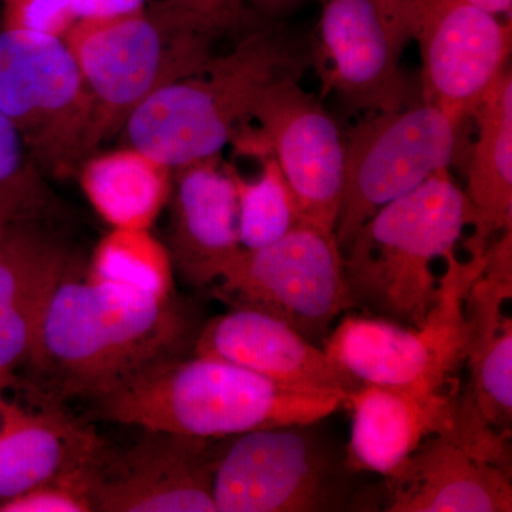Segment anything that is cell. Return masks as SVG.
<instances>
[{"mask_svg": "<svg viewBox=\"0 0 512 512\" xmlns=\"http://www.w3.org/2000/svg\"><path fill=\"white\" fill-rule=\"evenodd\" d=\"M146 6V0H74L77 19H111L130 15Z\"/></svg>", "mask_w": 512, "mask_h": 512, "instance_id": "f1b7e54d", "label": "cell"}, {"mask_svg": "<svg viewBox=\"0 0 512 512\" xmlns=\"http://www.w3.org/2000/svg\"><path fill=\"white\" fill-rule=\"evenodd\" d=\"M190 8L202 10V12L215 13V15L234 16V18H247L245 10L239 5L238 0H175Z\"/></svg>", "mask_w": 512, "mask_h": 512, "instance_id": "4dcf8cb0", "label": "cell"}, {"mask_svg": "<svg viewBox=\"0 0 512 512\" xmlns=\"http://www.w3.org/2000/svg\"><path fill=\"white\" fill-rule=\"evenodd\" d=\"M191 333L174 298L80 279L73 265L47 302L16 386L49 403H93L183 357Z\"/></svg>", "mask_w": 512, "mask_h": 512, "instance_id": "6da1fadb", "label": "cell"}, {"mask_svg": "<svg viewBox=\"0 0 512 512\" xmlns=\"http://www.w3.org/2000/svg\"><path fill=\"white\" fill-rule=\"evenodd\" d=\"M458 124L421 101L365 114L345 138V185L335 237L342 252L377 210L450 170Z\"/></svg>", "mask_w": 512, "mask_h": 512, "instance_id": "9c48e42d", "label": "cell"}, {"mask_svg": "<svg viewBox=\"0 0 512 512\" xmlns=\"http://www.w3.org/2000/svg\"><path fill=\"white\" fill-rule=\"evenodd\" d=\"M218 282V298L232 308L274 316L318 346L340 313L353 308L335 234L308 222L274 244L242 249Z\"/></svg>", "mask_w": 512, "mask_h": 512, "instance_id": "ba28073f", "label": "cell"}, {"mask_svg": "<svg viewBox=\"0 0 512 512\" xmlns=\"http://www.w3.org/2000/svg\"><path fill=\"white\" fill-rule=\"evenodd\" d=\"M477 138L467 165L468 255L483 254L495 235L512 229V73L505 69L473 116Z\"/></svg>", "mask_w": 512, "mask_h": 512, "instance_id": "7402d4cb", "label": "cell"}, {"mask_svg": "<svg viewBox=\"0 0 512 512\" xmlns=\"http://www.w3.org/2000/svg\"><path fill=\"white\" fill-rule=\"evenodd\" d=\"M171 261L195 288L220 281L242 251L238 200L232 167L220 156L173 170Z\"/></svg>", "mask_w": 512, "mask_h": 512, "instance_id": "ac0fdd59", "label": "cell"}, {"mask_svg": "<svg viewBox=\"0 0 512 512\" xmlns=\"http://www.w3.org/2000/svg\"><path fill=\"white\" fill-rule=\"evenodd\" d=\"M249 18L262 22L285 20L308 0H238Z\"/></svg>", "mask_w": 512, "mask_h": 512, "instance_id": "f546056e", "label": "cell"}, {"mask_svg": "<svg viewBox=\"0 0 512 512\" xmlns=\"http://www.w3.org/2000/svg\"><path fill=\"white\" fill-rule=\"evenodd\" d=\"M439 298L419 328L384 318L346 316L322 348L357 384L443 392L457 386L466 363L468 323L464 301L487 262V251L460 261L444 256Z\"/></svg>", "mask_w": 512, "mask_h": 512, "instance_id": "8992f818", "label": "cell"}, {"mask_svg": "<svg viewBox=\"0 0 512 512\" xmlns=\"http://www.w3.org/2000/svg\"><path fill=\"white\" fill-rule=\"evenodd\" d=\"M0 109L47 173H72L92 156V97L62 37L2 29Z\"/></svg>", "mask_w": 512, "mask_h": 512, "instance_id": "52a82bcc", "label": "cell"}, {"mask_svg": "<svg viewBox=\"0 0 512 512\" xmlns=\"http://www.w3.org/2000/svg\"><path fill=\"white\" fill-rule=\"evenodd\" d=\"M194 353L227 360L303 392L349 396L360 386L322 346L254 309L232 308L211 319L195 338Z\"/></svg>", "mask_w": 512, "mask_h": 512, "instance_id": "e0dca14e", "label": "cell"}, {"mask_svg": "<svg viewBox=\"0 0 512 512\" xmlns=\"http://www.w3.org/2000/svg\"><path fill=\"white\" fill-rule=\"evenodd\" d=\"M511 298L512 229H507L488 245L483 272L464 301L470 373L464 393L485 423L507 436L512 420V319L504 308Z\"/></svg>", "mask_w": 512, "mask_h": 512, "instance_id": "d6986e66", "label": "cell"}, {"mask_svg": "<svg viewBox=\"0 0 512 512\" xmlns=\"http://www.w3.org/2000/svg\"><path fill=\"white\" fill-rule=\"evenodd\" d=\"M467 2L497 18L501 19V16H504L507 20H511L512 0H467Z\"/></svg>", "mask_w": 512, "mask_h": 512, "instance_id": "1f68e13d", "label": "cell"}, {"mask_svg": "<svg viewBox=\"0 0 512 512\" xmlns=\"http://www.w3.org/2000/svg\"><path fill=\"white\" fill-rule=\"evenodd\" d=\"M89 500L73 476L36 485L25 493L0 501V512H90Z\"/></svg>", "mask_w": 512, "mask_h": 512, "instance_id": "83f0119b", "label": "cell"}, {"mask_svg": "<svg viewBox=\"0 0 512 512\" xmlns=\"http://www.w3.org/2000/svg\"><path fill=\"white\" fill-rule=\"evenodd\" d=\"M77 20L74 0H3L2 29L63 39Z\"/></svg>", "mask_w": 512, "mask_h": 512, "instance_id": "4316f807", "label": "cell"}, {"mask_svg": "<svg viewBox=\"0 0 512 512\" xmlns=\"http://www.w3.org/2000/svg\"><path fill=\"white\" fill-rule=\"evenodd\" d=\"M312 424L238 434L215 464V510L312 512L338 510L345 481Z\"/></svg>", "mask_w": 512, "mask_h": 512, "instance_id": "30bf717a", "label": "cell"}, {"mask_svg": "<svg viewBox=\"0 0 512 512\" xmlns=\"http://www.w3.org/2000/svg\"><path fill=\"white\" fill-rule=\"evenodd\" d=\"M419 43L423 101L460 126L507 69L511 22L467 0H402Z\"/></svg>", "mask_w": 512, "mask_h": 512, "instance_id": "5bb4252c", "label": "cell"}, {"mask_svg": "<svg viewBox=\"0 0 512 512\" xmlns=\"http://www.w3.org/2000/svg\"><path fill=\"white\" fill-rule=\"evenodd\" d=\"M218 439L143 430L126 448L101 443L74 481L100 512H215Z\"/></svg>", "mask_w": 512, "mask_h": 512, "instance_id": "4fadbf2b", "label": "cell"}, {"mask_svg": "<svg viewBox=\"0 0 512 512\" xmlns=\"http://www.w3.org/2000/svg\"><path fill=\"white\" fill-rule=\"evenodd\" d=\"M46 190L19 131L0 109V222L39 218Z\"/></svg>", "mask_w": 512, "mask_h": 512, "instance_id": "484cf974", "label": "cell"}, {"mask_svg": "<svg viewBox=\"0 0 512 512\" xmlns=\"http://www.w3.org/2000/svg\"><path fill=\"white\" fill-rule=\"evenodd\" d=\"M247 19L215 15L175 0L111 19H80L63 37L93 103V146L123 128L158 89L198 72L228 33Z\"/></svg>", "mask_w": 512, "mask_h": 512, "instance_id": "277c9868", "label": "cell"}, {"mask_svg": "<svg viewBox=\"0 0 512 512\" xmlns=\"http://www.w3.org/2000/svg\"><path fill=\"white\" fill-rule=\"evenodd\" d=\"M87 276L156 298H173L170 251L148 229L114 228L94 249Z\"/></svg>", "mask_w": 512, "mask_h": 512, "instance_id": "cb8c5ba5", "label": "cell"}, {"mask_svg": "<svg viewBox=\"0 0 512 512\" xmlns=\"http://www.w3.org/2000/svg\"><path fill=\"white\" fill-rule=\"evenodd\" d=\"M37 220L0 222V390L18 383L47 302L74 265L69 248Z\"/></svg>", "mask_w": 512, "mask_h": 512, "instance_id": "2e32d148", "label": "cell"}, {"mask_svg": "<svg viewBox=\"0 0 512 512\" xmlns=\"http://www.w3.org/2000/svg\"><path fill=\"white\" fill-rule=\"evenodd\" d=\"M312 67L311 37L285 20H255L232 49L165 84L124 123L127 146L170 168L220 156L272 92Z\"/></svg>", "mask_w": 512, "mask_h": 512, "instance_id": "7a4b0ae2", "label": "cell"}, {"mask_svg": "<svg viewBox=\"0 0 512 512\" xmlns=\"http://www.w3.org/2000/svg\"><path fill=\"white\" fill-rule=\"evenodd\" d=\"M259 130L239 137L251 153L271 154L295 195L303 222L335 234L343 185L345 137L320 100L291 83L255 111Z\"/></svg>", "mask_w": 512, "mask_h": 512, "instance_id": "9a60e30c", "label": "cell"}, {"mask_svg": "<svg viewBox=\"0 0 512 512\" xmlns=\"http://www.w3.org/2000/svg\"><path fill=\"white\" fill-rule=\"evenodd\" d=\"M511 471L443 436L427 437L386 477L387 512H510Z\"/></svg>", "mask_w": 512, "mask_h": 512, "instance_id": "ffe728a7", "label": "cell"}, {"mask_svg": "<svg viewBox=\"0 0 512 512\" xmlns=\"http://www.w3.org/2000/svg\"><path fill=\"white\" fill-rule=\"evenodd\" d=\"M346 406L352 409L349 470L392 476L430 436L446 437L497 466L511 467L510 436L485 423L458 386L424 393L362 384Z\"/></svg>", "mask_w": 512, "mask_h": 512, "instance_id": "8fae6325", "label": "cell"}, {"mask_svg": "<svg viewBox=\"0 0 512 512\" xmlns=\"http://www.w3.org/2000/svg\"><path fill=\"white\" fill-rule=\"evenodd\" d=\"M349 396L282 386L227 360L177 357L96 400L100 419L201 439H231L248 431L315 424Z\"/></svg>", "mask_w": 512, "mask_h": 512, "instance_id": "3957f363", "label": "cell"}, {"mask_svg": "<svg viewBox=\"0 0 512 512\" xmlns=\"http://www.w3.org/2000/svg\"><path fill=\"white\" fill-rule=\"evenodd\" d=\"M261 161V175L256 180H247L232 168L237 188L239 241L249 251L274 244L303 222L295 195L275 158L264 154Z\"/></svg>", "mask_w": 512, "mask_h": 512, "instance_id": "d4e9b609", "label": "cell"}, {"mask_svg": "<svg viewBox=\"0 0 512 512\" xmlns=\"http://www.w3.org/2000/svg\"><path fill=\"white\" fill-rule=\"evenodd\" d=\"M0 390V501L36 485L73 476L103 443L64 412L62 404L29 397L9 402Z\"/></svg>", "mask_w": 512, "mask_h": 512, "instance_id": "44dd1931", "label": "cell"}, {"mask_svg": "<svg viewBox=\"0 0 512 512\" xmlns=\"http://www.w3.org/2000/svg\"><path fill=\"white\" fill-rule=\"evenodd\" d=\"M468 227V202L450 170L377 210L343 251L353 308L419 328L439 298L433 271Z\"/></svg>", "mask_w": 512, "mask_h": 512, "instance_id": "5b68a950", "label": "cell"}, {"mask_svg": "<svg viewBox=\"0 0 512 512\" xmlns=\"http://www.w3.org/2000/svg\"><path fill=\"white\" fill-rule=\"evenodd\" d=\"M87 200L113 228L150 229L173 190V168L136 147L90 156L80 165Z\"/></svg>", "mask_w": 512, "mask_h": 512, "instance_id": "603a6c76", "label": "cell"}, {"mask_svg": "<svg viewBox=\"0 0 512 512\" xmlns=\"http://www.w3.org/2000/svg\"><path fill=\"white\" fill-rule=\"evenodd\" d=\"M311 37L322 97L335 93L349 110L372 114L406 106L402 59L412 30L402 0H320Z\"/></svg>", "mask_w": 512, "mask_h": 512, "instance_id": "7c38bea8", "label": "cell"}]
</instances>
